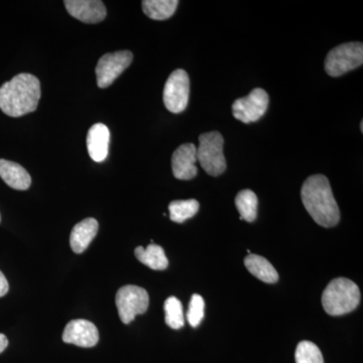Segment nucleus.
<instances>
[{
  "mask_svg": "<svg viewBox=\"0 0 363 363\" xmlns=\"http://www.w3.org/2000/svg\"><path fill=\"white\" fill-rule=\"evenodd\" d=\"M269 97L267 91L255 88L247 97L235 100L233 104V113L238 121L252 123L259 121L269 107Z\"/></svg>",
  "mask_w": 363,
  "mask_h": 363,
  "instance_id": "nucleus-8",
  "label": "nucleus"
},
{
  "mask_svg": "<svg viewBox=\"0 0 363 363\" xmlns=\"http://www.w3.org/2000/svg\"><path fill=\"white\" fill-rule=\"evenodd\" d=\"M0 219H1V217H0Z\"/></svg>",
  "mask_w": 363,
  "mask_h": 363,
  "instance_id": "nucleus-27",
  "label": "nucleus"
},
{
  "mask_svg": "<svg viewBox=\"0 0 363 363\" xmlns=\"http://www.w3.org/2000/svg\"><path fill=\"white\" fill-rule=\"evenodd\" d=\"M205 302L201 296L195 294L191 298L190 304L187 313V320L191 326H199L203 318H204Z\"/></svg>",
  "mask_w": 363,
  "mask_h": 363,
  "instance_id": "nucleus-23",
  "label": "nucleus"
},
{
  "mask_svg": "<svg viewBox=\"0 0 363 363\" xmlns=\"http://www.w3.org/2000/svg\"><path fill=\"white\" fill-rule=\"evenodd\" d=\"M296 363H324L319 347L310 341H302L296 350Z\"/></svg>",
  "mask_w": 363,
  "mask_h": 363,
  "instance_id": "nucleus-22",
  "label": "nucleus"
},
{
  "mask_svg": "<svg viewBox=\"0 0 363 363\" xmlns=\"http://www.w3.org/2000/svg\"><path fill=\"white\" fill-rule=\"evenodd\" d=\"M0 178L14 190H28L32 184V178L23 167L4 159L0 160Z\"/></svg>",
  "mask_w": 363,
  "mask_h": 363,
  "instance_id": "nucleus-15",
  "label": "nucleus"
},
{
  "mask_svg": "<svg viewBox=\"0 0 363 363\" xmlns=\"http://www.w3.org/2000/svg\"><path fill=\"white\" fill-rule=\"evenodd\" d=\"M301 197L308 213L317 224L326 228L337 225L340 211L326 177H309L303 184Z\"/></svg>",
  "mask_w": 363,
  "mask_h": 363,
  "instance_id": "nucleus-1",
  "label": "nucleus"
},
{
  "mask_svg": "<svg viewBox=\"0 0 363 363\" xmlns=\"http://www.w3.org/2000/svg\"><path fill=\"white\" fill-rule=\"evenodd\" d=\"M164 309L166 324L171 328L181 329L185 324V319H184L183 306L180 300L176 297L167 298Z\"/></svg>",
  "mask_w": 363,
  "mask_h": 363,
  "instance_id": "nucleus-21",
  "label": "nucleus"
},
{
  "mask_svg": "<svg viewBox=\"0 0 363 363\" xmlns=\"http://www.w3.org/2000/svg\"><path fill=\"white\" fill-rule=\"evenodd\" d=\"M63 341L80 347H93L99 341V332L92 322L82 319L72 320L63 332Z\"/></svg>",
  "mask_w": 363,
  "mask_h": 363,
  "instance_id": "nucleus-10",
  "label": "nucleus"
},
{
  "mask_svg": "<svg viewBox=\"0 0 363 363\" xmlns=\"http://www.w3.org/2000/svg\"><path fill=\"white\" fill-rule=\"evenodd\" d=\"M363 64L362 43H347L334 48L325 60V71L331 77H339Z\"/></svg>",
  "mask_w": 363,
  "mask_h": 363,
  "instance_id": "nucleus-5",
  "label": "nucleus"
},
{
  "mask_svg": "<svg viewBox=\"0 0 363 363\" xmlns=\"http://www.w3.org/2000/svg\"><path fill=\"white\" fill-rule=\"evenodd\" d=\"M359 302V288L357 284L345 278L331 281L322 295L325 312L331 316H341L354 311Z\"/></svg>",
  "mask_w": 363,
  "mask_h": 363,
  "instance_id": "nucleus-3",
  "label": "nucleus"
},
{
  "mask_svg": "<svg viewBox=\"0 0 363 363\" xmlns=\"http://www.w3.org/2000/svg\"><path fill=\"white\" fill-rule=\"evenodd\" d=\"M111 131L104 123L91 126L87 135V149L89 156L96 162H104L108 156Z\"/></svg>",
  "mask_w": 363,
  "mask_h": 363,
  "instance_id": "nucleus-13",
  "label": "nucleus"
},
{
  "mask_svg": "<svg viewBox=\"0 0 363 363\" xmlns=\"http://www.w3.org/2000/svg\"><path fill=\"white\" fill-rule=\"evenodd\" d=\"M197 147L194 143H184L174 152L172 157V169L179 180H192L197 176Z\"/></svg>",
  "mask_w": 363,
  "mask_h": 363,
  "instance_id": "nucleus-11",
  "label": "nucleus"
},
{
  "mask_svg": "<svg viewBox=\"0 0 363 363\" xmlns=\"http://www.w3.org/2000/svg\"><path fill=\"white\" fill-rule=\"evenodd\" d=\"M136 259L140 260L145 266L149 267L154 271H164L169 266V260L166 253L160 245H150L147 248L138 247L135 248Z\"/></svg>",
  "mask_w": 363,
  "mask_h": 363,
  "instance_id": "nucleus-17",
  "label": "nucleus"
},
{
  "mask_svg": "<svg viewBox=\"0 0 363 363\" xmlns=\"http://www.w3.org/2000/svg\"><path fill=\"white\" fill-rule=\"evenodd\" d=\"M40 98L39 79L18 74L0 87V109L6 116L21 117L35 111Z\"/></svg>",
  "mask_w": 363,
  "mask_h": 363,
  "instance_id": "nucleus-2",
  "label": "nucleus"
},
{
  "mask_svg": "<svg viewBox=\"0 0 363 363\" xmlns=\"http://www.w3.org/2000/svg\"><path fill=\"white\" fill-rule=\"evenodd\" d=\"M143 11L145 16L155 21L168 20L175 13L178 0H143Z\"/></svg>",
  "mask_w": 363,
  "mask_h": 363,
  "instance_id": "nucleus-18",
  "label": "nucleus"
},
{
  "mask_svg": "<svg viewBox=\"0 0 363 363\" xmlns=\"http://www.w3.org/2000/svg\"><path fill=\"white\" fill-rule=\"evenodd\" d=\"M64 4L67 11L82 23H101L106 18V9L99 0H66Z\"/></svg>",
  "mask_w": 363,
  "mask_h": 363,
  "instance_id": "nucleus-12",
  "label": "nucleus"
},
{
  "mask_svg": "<svg viewBox=\"0 0 363 363\" xmlns=\"http://www.w3.org/2000/svg\"><path fill=\"white\" fill-rule=\"evenodd\" d=\"M9 281H7L6 278L4 277V274H2V272H0V298L6 296L7 292H9Z\"/></svg>",
  "mask_w": 363,
  "mask_h": 363,
  "instance_id": "nucleus-24",
  "label": "nucleus"
},
{
  "mask_svg": "<svg viewBox=\"0 0 363 363\" xmlns=\"http://www.w3.org/2000/svg\"><path fill=\"white\" fill-rule=\"evenodd\" d=\"M9 346V340H7L6 336L4 334H0V353L4 352Z\"/></svg>",
  "mask_w": 363,
  "mask_h": 363,
  "instance_id": "nucleus-25",
  "label": "nucleus"
},
{
  "mask_svg": "<svg viewBox=\"0 0 363 363\" xmlns=\"http://www.w3.org/2000/svg\"><path fill=\"white\" fill-rule=\"evenodd\" d=\"M190 95L188 73L178 69L169 75L164 88V104L172 113H181L187 108Z\"/></svg>",
  "mask_w": 363,
  "mask_h": 363,
  "instance_id": "nucleus-7",
  "label": "nucleus"
},
{
  "mask_svg": "<svg viewBox=\"0 0 363 363\" xmlns=\"http://www.w3.org/2000/svg\"><path fill=\"white\" fill-rule=\"evenodd\" d=\"M96 219L87 218L74 226L70 235V245L74 252H84L98 233Z\"/></svg>",
  "mask_w": 363,
  "mask_h": 363,
  "instance_id": "nucleus-14",
  "label": "nucleus"
},
{
  "mask_svg": "<svg viewBox=\"0 0 363 363\" xmlns=\"http://www.w3.org/2000/svg\"><path fill=\"white\" fill-rule=\"evenodd\" d=\"M363 123L362 121V123H360V130H362V131H363Z\"/></svg>",
  "mask_w": 363,
  "mask_h": 363,
  "instance_id": "nucleus-26",
  "label": "nucleus"
},
{
  "mask_svg": "<svg viewBox=\"0 0 363 363\" xmlns=\"http://www.w3.org/2000/svg\"><path fill=\"white\" fill-rule=\"evenodd\" d=\"M116 303L123 324H130L135 316L145 314L150 304L149 294L138 286H124L116 294Z\"/></svg>",
  "mask_w": 363,
  "mask_h": 363,
  "instance_id": "nucleus-6",
  "label": "nucleus"
},
{
  "mask_svg": "<svg viewBox=\"0 0 363 363\" xmlns=\"http://www.w3.org/2000/svg\"><path fill=\"white\" fill-rule=\"evenodd\" d=\"M199 202L195 199L178 200L169 205V218L176 223H183L199 211Z\"/></svg>",
  "mask_w": 363,
  "mask_h": 363,
  "instance_id": "nucleus-20",
  "label": "nucleus"
},
{
  "mask_svg": "<svg viewBox=\"0 0 363 363\" xmlns=\"http://www.w3.org/2000/svg\"><path fill=\"white\" fill-rule=\"evenodd\" d=\"M223 143V136L218 131H210L199 136L197 161H199L208 175L217 177L225 172Z\"/></svg>",
  "mask_w": 363,
  "mask_h": 363,
  "instance_id": "nucleus-4",
  "label": "nucleus"
},
{
  "mask_svg": "<svg viewBox=\"0 0 363 363\" xmlns=\"http://www.w3.org/2000/svg\"><path fill=\"white\" fill-rule=\"evenodd\" d=\"M133 59V52L130 51H118L102 56L96 66L98 87H109L130 67Z\"/></svg>",
  "mask_w": 363,
  "mask_h": 363,
  "instance_id": "nucleus-9",
  "label": "nucleus"
},
{
  "mask_svg": "<svg viewBox=\"0 0 363 363\" xmlns=\"http://www.w3.org/2000/svg\"><path fill=\"white\" fill-rule=\"evenodd\" d=\"M245 264L250 274L264 283L274 284L279 281V274L274 266L264 257L257 255H247Z\"/></svg>",
  "mask_w": 363,
  "mask_h": 363,
  "instance_id": "nucleus-16",
  "label": "nucleus"
},
{
  "mask_svg": "<svg viewBox=\"0 0 363 363\" xmlns=\"http://www.w3.org/2000/svg\"><path fill=\"white\" fill-rule=\"evenodd\" d=\"M235 205L240 213L241 220L253 222L257 216V196L252 190H242L235 198Z\"/></svg>",
  "mask_w": 363,
  "mask_h": 363,
  "instance_id": "nucleus-19",
  "label": "nucleus"
}]
</instances>
